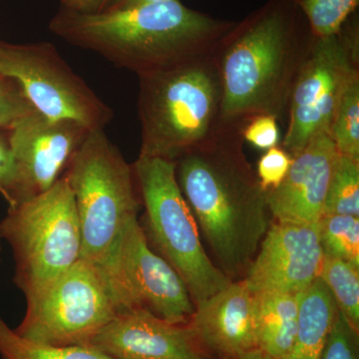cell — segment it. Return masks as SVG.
I'll use <instances>...</instances> for the list:
<instances>
[{
	"mask_svg": "<svg viewBox=\"0 0 359 359\" xmlns=\"http://www.w3.org/2000/svg\"><path fill=\"white\" fill-rule=\"evenodd\" d=\"M18 188V167L8 136L0 134V194L8 203V207L15 205Z\"/></svg>",
	"mask_w": 359,
	"mask_h": 359,
	"instance_id": "f1b7e54d",
	"label": "cell"
},
{
	"mask_svg": "<svg viewBox=\"0 0 359 359\" xmlns=\"http://www.w3.org/2000/svg\"><path fill=\"white\" fill-rule=\"evenodd\" d=\"M0 240L15 261L13 282L26 301L34 299L81 259L74 196L65 175L46 192L8 207Z\"/></svg>",
	"mask_w": 359,
	"mask_h": 359,
	"instance_id": "8992f818",
	"label": "cell"
},
{
	"mask_svg": "<svg viewBox=\"0 0 359 359\" xmlns=\"http://www.w3.org/2000/svg\"><path fill=\"white\" fill-rule=\"evenodd\" d=\"M356 11L339 32L311 37L295 76L283 148L292 157L320 134L330 135L332 120L347 84L359 73Z\"/></svg>",
	"mask_w": 359,
	"mask_h": 359,
	"instance_id": "ba28073f",
	"label": "cell"
},
{
	"mask_svg": "<svg viewBox=\"0 0 359 359\" xmlns=\"http://www.w3.org/2000/svg\"><path fill=\"white\" fill-rule=\"evenodd\" d=\"M90 131L80 123L52 119L37 110L7 131L18 167L15 205L49 190L65 175Z\"/></svg>",
	"mask_w": 359,
	"mask_h": 359,
	"instance_id": "7c38bea8",
	"label": "cell"
},
{
	"mask_svg": "<svg viewBox=\"0 0 359 359\" xmlns=\"http://www.w3.org/2000/svg\"><path fill=\"white\" fill-rule=\"evenodd\" d=\"M0 74L13 79L33 107L52 119L73 120L89 130H104L114 116L49 42H0Z\"/></svg>",
	"mask_w": 359,
	"mask_h": 359,
	"instance_id": "8fae6325",
	"label": "cell"
},
{
	"mask_svg": "<svg viewBox=\"0 0 359 359\" xmlns=\"http://www.w3.org/2000/svg\"><path fill=\"white\" fill-rule=\"evenodd\" d=\"M244 126L226 123L211 140L175 162L200 233L233 282L244 278L273 219L266 192L243 152Z\"/></svg>",
	"mask_w": 359,
	"mask_h": 359,
	"instance_id": "6da1fadb",
	"label": "cell"
},
{
	"mask_svg": "<svg viewBox=\"0 0 359 359\" xmlns=\"http://www.w3.org/2000/svg\"><path fill=\"white\" fill-rule=\"evenodd\" d=\"M320 278L334 297L337 309L358 332L359 268L337 257L323 255Z\"/></svg>",
	"mask_w": 359,
	"mask_h": 359,
	"instance_id": "ffe728a7",
	"label": "cell"
},
{
	"mask_svg": "<svg viewBox=\"0 0 359 359\" xmlns=\"http://www.w3.org/2000/svg\"><path fill=\"white\" fill-rule=\"evenodd\" d=\"M119 314L145 311L186 325L195 311L183 278L149 245L138 217L125 224L119 237L98 262Z\"/></svg>",
	"mask_w": 359,
	"mask_h": 359,
	"instance_id": "30bf717a",
	"label": "cell"
},
{
	"mask_svg": "<svg viewBox=\"0 0 359 359\" xmlns=\"http://www.w3.org/2000/svg\"><path fill=\"white\" fill-rule=\"evenodd\" d=\"M216 52L139 75L140 155L176 162L211 140L226 124Z\"/></svg>",
	"mask_w": 359,
	"mask_h": 359,
	"instance_id": "277c9868",
	"label": "cell"
},
{
	"mask_svg": "<svg viewBox=\"0 0 359 359\" xmlns=\"http://www.w3.org/2000/svg\"><path fill=\"white\" fill-rule=\"evenodd\" d=\"M2 252V245H1V240H0V254ZM0 262H1V257H0Z\"/></svg>",
	"mask_w": 359,
	"mask_h": 359,
	"instance_id": "d6a6232c",
	"label": "cell"
},
{
	"mask_svg": "<svg viewBox=\"0 0 359 359\" xmlns=\"http://www.w3.org/2000/svg\"><path fill=\"white\" fill-rule=\"evenodd\" d=\"M323 261L318 223L275 221L243 280L254 294H299L320 278Z\"/></svg>",
	"mask_w": 359,
	"mask_h": 359,
	"instance_id": "4fadbf2b",
	"label": "cell"
},
{
	"mask_svg": "<svg viewBox=\"0 0 359 359\" xmlns=\"http://www.w3.org/2000/svg\"><path fill=\"white\" fill-rule=\"evenodd\" d=\"M35 110L20 85L11 78L0 74V130L9 131L20 119Z\"/></svg>",
	"mask_w": 359,
	"mask_h": 359,
	"instance_id": "d4e9b609",
	"label": "cell"
},
{
	"mask_svg": "<svg viewBox=\"0 0 359 359\" xmlns=\"http://www.w3.org/2000/svg\"><path fill=\"white\" fill-rule=\"evenodd\" d=\"M292 157L283 148L273 147L266 150L257 162V177L264 192L276 188L287 176Z\"/></svg>",
	"mask_w": 359,
	"mask_h": 359,
	"instance_id": "4316f807",
	"label": "cell"
},
{
	"mask_svg": "<svg viewBox=\"0 0 359 359\" xmlns=\"http://www.w3.org/2000/svg\"><path fill=\"white\" fill-rule=\"evenodd\" d=\"M163 1H168V0H112L106 11H122V9L134 8V7L145 6V4Z\"/></svg>",
	"mask_w": 359,
	"mask_h": 359,
	"instance_id": "4dcf8cb0",
	"label": "cell"
},
{
	"mask_svg": "<svg viewBox=\"0 0 359 359\" xmlns=\"http://www.w3.org/2000/svg\"><path fill=\"white\" fill-rule=\"evenodd\" d=\"M304 14L311 34L325 37L339 32L351 14L355 13L359 0H290Z\"/></svg>",
	"mask_w": 359,
	"mask_h": 359,
	"instance_id": "cb8c5ba5",
	"label": "cell"
},
{
	"mask_svg": "<svg viewBox=\"0 0 359 359\" xmlns=\"http://www.w3.org/2000/svg\"><path fill=\"white\" fill-rule=\"evenodd\" d=\"M1 359H113L92 346H56L25 339L0 314Z\"/></svg>",
	"mask_w": 359,
	"mask_h": 359,
	"instance_id": "d6986e66",
	"label": "cell"
},
{
	"mask_svg": "<svg viewBox=\"0 0 359 359\" xmlns=\"http://www.w3.org/2000/svg\"><path fill=\"white\" fill-rule=\"evenodd\" d=\"M290 0H269L237 22L216 52L222 119L245 125L259 115L280 119L311 34Z\"/></svg>",
	"mask_w": 359,
	"mask_h": 359,
	"instance_id": "3957f363",
	"label": "cell"
},
{
	"mask_svg": "<svg viewBox=\"0 0 359 359\" xmlns=\"http://www.w3.org/2000/svg\"><path fill=\"white\" fill-rule=\"evenodd\" d=\"M236 23L168 0L94 14L60 7L49 30L139 76L212 55Z\"/></svg>",
	"mask_w": 359,
	"mask_h": 359,
	"instance_id": "7a4b0ae2",
	"label": "cell"
},
{
	"mask_svg": "<svg viewBox=\"0 0 359 359\" xmlns=\"http://www.w3.org/2000/svg\"><path fill=\"white\" fill-rule=\"evenodd\" d=\"M337 306L320 278L299 294V318L292 351L285 359H320Z\"/></svg>",
	"mask_w": 359,
	"mask_h": 359,
	"instance_id": "e0dca14e",
	"label": "cell"
},
{
	"mask_svg": "<svg viewBox=\"0 0 359 359\" xmlns=\"http://www.w3.org/2000/svg\"><path fill=\"white\" fill-rule=\"evenodd\" d=\"M256 297L257 346L276 359L292 351L299 318V294L264 292Z\"/></svg>",
	"mask_w": 359,
	"mask_h": 359,
	"instance_id": "ac0fdd59",
	"label": "cell"
},
{
	"mask_svg": "<svg viewBox=\"0 0 359 359\" xmlns=\"http://www.w3.org/2000/svg\"><path fill=\"white\" fill-rule=\"evenodd\" d=\"M256 297L244 280L195 304L187 323L201 347L226 358L238 359L257 348Z\"/></svg>",
	"mask_w": 359,
	"mask_h": 359,
	"instance_id": "2e32d148",
	"label": "cell"
},
{
	"mask_svg": "<svg viewBox=\"0 0 359 359\" xmlns=\"http://www.w3.org/2000/svg\"><path fill=\"white\" fill-rule=\"evenodd\" d=\"M339 153L328 134H320L292 157L287 176L266 192L271 218L287 223L318 224L325 215L330 180Z\"/></svg>",
	"mask_w": 359,
	"mask_h": 359,
	"instance_id": "5bb4252c",
	"label": "cell"
},
{
	"mask_svg": "<svg viewBox=\"0 0 359 359\" xmlns=\"http://www.w3.org/2000/svg\"><path fill=\"white\" fill-rule=\"evenodd\" d=\"M330 136L340 155L359 161V73L344 90Z\"/></svg>",
	"mask_w": 359,
	"mask_h": 359,
	"instance_id": "7402d4cb",
	"label": "cell"
},
{
	"mask_svg": "<svg viewBox=\"0 0 359 359\" xmlns=\"http://www.w3.org/2000/svg\"><path fill=\"white\" fill-rule=\"evenodd\" d=\"M243 139L262 150L278 146L280 141L278 118L273 115H259L252 118L242 130Z\"/></svg>",
	"mask_w": 359,
	"mask_h": 359,
	"instance_id": "83f0119b",
	"label": "cell"
},
{
	"mask_svg": "<svg viewBox=\"0 0 359 359\" xmlns=\"http://www.w3.org/2000/svg\"><path fill=\"white\" fill-rule=\"evenodd\" d=\"M318 230L325 256L344 259L359 268V217L323 215Z\"/></svg>",
	"mask_w": 359,
	"mask_h": 359,
	"instance_id": "44dd1931",
	"label": "cell"
},
{
	"mask_svg": "<svg viewBox=\"0 0 359 359\" xmlns=\"http://www.w3.org/2000/svg\"><path fill=\"white\" fill-rule=\"evenodd\" d=\"M26 306L16 334L56 346H89L119 316L100 266L83 257Z\"/></svg>",
	"mask_w": 359,
	"mask_h": 359,
	"instance_id": "9c48e42d",
	"label": "cell"
},
{
	"mask_svg": "<svg viewBox=\"0 0 359 359\" xmlns=\"http://www.w3.org/2000/svg\"><path fill=\"white\" fill-rule=\"evenodd\" d=\"M89 346L113 359H207L188 325H175L145 311L119 314Z\"/></svg>",
	"mask_w": 359,
	"mask_h": 359,
	"instance_id": "9a60e30c",
	"label": "cell"
},
{
	"mask_svg": "<svg viewBox=\"0 0 359 359\" xmlns=\"http://www.w3.org/2000/svg\"><path fill=\"white\" fill-rule=\"evenodd\" d=\"M133 169L145 209L141 226L149 245L183 278L194 304L228 287L233 280L212 263L202 244L177 181L176 163L139 155Z\"/></svg>",
	"mask_w": 359,
	"mask_h": 359,
	"instance_id": "5b68a950",
	"label": "cell"
},
{
	"mask_svg": "<svg viewBox=\"0 0 359 359\" xmlns=\"http://www.w3.org/2000/svg\"><path fill=\"white\" fill-rule=\"evenodd\" d=\"M61 7L79 13L94 14L106 11L112 0H60Z\"/></svg>",
	"mask_w": 359,
	"mask_h": 359,
	"instance_id": "f546056e",
	"label": "cell"
},
{
	"mask_svg": "<svg viewBox=\"0 0 359 359\" xmlns=\"http://www.w3.org/2000/svg\"><path fill=\"white\" fill-rule=\"evenodd\" d=\"M358 332L337 309L320 359H358Z\"/></svg>",
	"mask_w": 359,
	"mask_h": 359,
	"instance_id": "484cf974",
	"label": "cell"
},
{
	"mask_svg": "<svg viewBox=\"0 0 359 359\" xmlns=\"http://www.w3.org/2000/svg\"><path fill=\"white\" fill-rule=\"evenodd\" d=\"M238 359H276L269 356V354L264 353L261 349L256 348L249 351V353L243 354Z\"/></svg>",
	"mask_w": 359,
	"mask_h": 359,
	"instance_id": "1f68e13d",
	"label": "cell"
},
{
	"mask_svg": "<svg viewBox=\"0 0 359 359\" xmlns=\"http://www.w3.org/2000/svg\"><path fill=\"white\" fill-rule=\"evenodd\" d=\"M73 196L80 230L81 257L98 263L142 203L133 166L103 129L91 130L65 173Z\"/></svg>",
	"mask_w": 359,
	"mask_h": 359,
	"instance_id": "52a82bcc",
	"label": "cell"
},
{
	"mask_svg": "<svg viewBox=\"0 0 359 359\" xmlns=\"http://www.w3.org/2000/svg\"><path fill=\"white\" fill-rule=\"evenodd\" d=\"M325 215L359 217V161L339 154L328 188Z\"/></svg>",
	"mask_w": 359,
	"mask_h": 359,
	"instance_id": "603a6c76",
	"label": "cell"
}]
</instances>
